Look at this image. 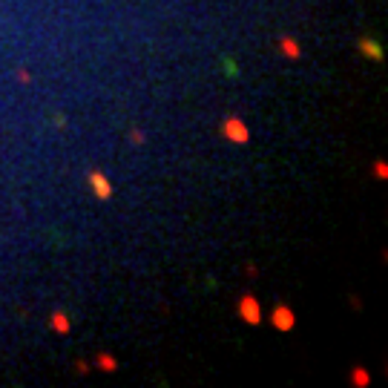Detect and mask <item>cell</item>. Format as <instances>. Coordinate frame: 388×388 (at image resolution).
<instances>
[{
  "label": "cell",
  "mask_w": 388,
  "mask_h": 388,
  "mask_svg": "<svg viewBox=\"0 0 388 388\" xmlns=\"http://www.w3.org/2000/svg\"><path fill=\"white\" fill-rule=\"evenodd\" d=\"M274 322H276V328H285V331H288V328L293 325V314H291L288 308H276Z\"/></svg>",
  "instance_id": "cell-1"
},
{
  "label": "cell",
  "mask_w": 388,
  "mask_h": 388,
  "mask_svg": "<svg viewBox=\"0 0 388 388\" xmlns=\"http://www.w3.org/2000/svg\"><path fill=\"white\" fill-rule=\"evenodd\" d=\"M242 305H245V308H242V314H245V317L250 319V322H259V317H256V311H253V308H256V302L250 299V296H247V299L242 302Z\"/></svg>",
  "instance_id": "cell-2"
},
{
  "label": "cell",
  "mask_w": 388,
  "mask_h": 388,
  "mask_svg": "<svg viewBox=\"0 0 388 388\" xmlns=\"http://www.w3.org/2000/svg\"><path fill=\"white\" fill-rule=\"evenodd\" d=\"M92 181H95V187H98V190H101V193H98V196H109V193H106V190H109V187H106V181H104V178H92Z\"/></svg>",
  "instance_id": "cell-3"
}]
</instances>
